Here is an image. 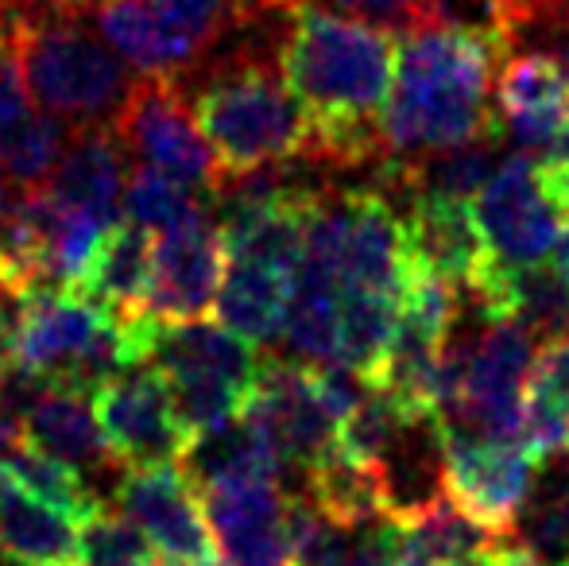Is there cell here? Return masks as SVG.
I'll list each match as a JSON object with an SVG mask.
<instances>
[{
  "label": "cell",
  "instance_id": "cell-1",
  "mask_svg": "<svg viewBox=\"0 0 569 566\" xmlns=\"http://www.w3.org/2000/svg\"><path fill=\"white\" fill-rule=\"evenodd\" d=\"M396 59V39L383 28L326 8L291 16L279 67L315 132L310 159L338 167L383 159V109Z\"/></svg>",
  "mask_w": 569,
  "mask_h": 566
},
{
  "label": "cell",
  "instance_id": "cell-2",
  "mask_svg": "<svg viewBox=\"0 0 569 566\" xmlns=\"http://www.w3.org/2000/svg\"><path fill=\"white\" fill-rule=\"evenodd\" d=\"M508 43L492 28L435 23L403 36L396 86L383 109V159L411 163L435 151L500 140L492 93L508 59Z\"/></svg>",
  "mask_w": 569,
  "mask_h": 566
},
{
  "label": "cell",
  "instance_id": "cell-3",
  "mask_svg": "<svg viewBox=\"0 0 569 566\" xmlns=\"http://www.w3.org/2000/svg\"><path fill=\"white\" fill-rule=\"evenodd\" d=\"M12 20L36 106L74 129L113 125L140 75L90 31V16L67 0H31Z\"/></svg>",
  "mask_w": 569,
  "mask_h": 566
},
{
  "label": "cell",
  "instance_id": "cell-4",
  "mask_svg": "<svg viewBox=\"0 0 569 566\" xmlns=\"http://www.w3.org/2000/svg\"><path fill=\"white\" fill-rule=\"evenodd\" d=\"M194 121L232 182L315 156V132L271 62L232 59L194 93Z\"/></svg>",
  "mask_w": 569,
  "mask_h": 566
},
{
  "label": "cell",
  "instance_id": "cell-5",
  "mask_svg": "<svg viewBox=\"0 0 569 566\" xmlns=\"http://www.w3.org/2000/svg\"><path fill=\"white\" fill-rule=\"evenodd\" d=\"M419 249L411 226L396 206L372 187H349L341 195H322L310 221L299 272L318 276L338 291L383 295L403 302Z\"/></svg>",
  "mask_w": 569,
  "mask_h": 566
},
{
  "label": "cell",
  "instance_id": "cell-6",
  "mask_svg": "<svg viewBox=\"0 0 569 566\" xmlns=\"http://www.w3.org/2000/svg\"><path fill=\"white\" fill-rule=\"evenodd\" d=\"M90 400L120 469L171 466V461H182V454L194 443L174 404L171 380L156 365H136V369H120L98 380Z\"/></svg>",
  "mask_w": 569,
  "mask_h": 566
},
{
  "label": "cell",
  "instance_id": "cell-7",
  "mask_svg": "<svg viewBox=\"0 0 569 566\" xmlns=\"http://www.w3.org/2000/svg\"><path fill=\"white\" fill-rule=\"evenodd\" d=\"M113 129L124 140V148L136 151L156 171L171 175V179L187 182V187L202 190V195L229 190L226 171H221L213 148L206 143L194 113L182 101L174 78H136Z\"/></svg>",
  "mask_w": 569,
  "mask_h": 566
},
{
  "label": "cell",
  "instance_id": "cell-8",
  "mask_svg": "<svg viewBox=\"0 0 569 566\" xmlns=\"http://www.w3.org/2000/svg\"><path fill=\"white\" fill-rule=\"evenodd\" d=\"M117 508L148 536L163 566H226L206 520L202 493L179 461L124 469L117 481Z\"/></svg>",
  "mask_w": 569,
  "mask_h": 566
},
{
  "label": "cell",
  "instance_id": "cell-9",
  "mask_svg": "<svg viewBox=\"0 0 569 566\" xmlns=\"http://www.w3.org/2000/svg\"><path fill=\"white\" fill-rule=\"evenodd\" d=\"M539 458L527 443L492 438H442V489L446 497L488 536L503 539L535 493Z\"/></svg>",
  "mask_w": 569,
  "mask_h": 566
},
{
  "label": "cell",
  "instance_id": "cell-10",
  "mask_svg": "<svg viewBox=\"0 0 569 566\" xmlns=\"http://www.w3.org/2000/svg\"><path fill=\"white\" fill-rule=\"evenodd\" d=\"M477 221L492 245L496 260L519 272V268L547 265L569 218L550 198L539 163L527 156H511L480 187Z\"/></svg>",
  "mask_w": 569,
  "mask_h": 566
},
{
  "label": "cell",
  "instance_id": "cell-11",
  "mask_svg": "<svg viewBox=\"0 0 569 566\" xmlns=\"http://www.w3.org/2000/svg\"><path fill=\"white\" fill-rule=\"evenodd\" d=\"M226 268V237H221V221H213V214L163 229L156 234V249H151V284L143 315L156 322L206 318L218 302Z\"/></svg>",
  "mask_w": 569,
  "mask_h": 566
},
{
  "label": "cell",
  "instance_id": "cell-12",
  "mask_svg": "<svg viewBox=\"0 0 569 566\" xmlns=\"http://www.w3.org/2000/svg\"><path fill=\"white\" fill-rule=\"evenodd\" d=\"M198 493L226 566H291V497L276 481H218Z\"/></svg>",
  "mask_w": 569,
  "mask_h": 566
},
{
  "label": "cell",
  "instance_id": "cell-13",
  "mask_svg": "<svg viewBox=\"0 0 569 566\" xmlns=\"http://www.w3.org/2000/svg\"><path fill=\"white\" fill-rule=\"evenodd\" d=\"M411 241L422 252L430 268L450 287H461L472 299L485 295L503 272L488 245L485 229L477 221V210L469 198H446V195H411Z\"/></svg>",
  "mask_w": 569,
  "mask_h": 566
},
{
  "label": "cell",
  "instance_id": "cell-14",
  "mask_svg": "<svg viewBox=\"0 0 569 566\" xmlns=\"http://www.w3.org/2000/svg\"><path fill=\"white\" fill-rule=\"evenodd\" d=\"M43 187L74 210L117 221L128 187V148L113 125H82L70 132L67 151Z\"/></svg>",
  "mask_w": 569,
  "mask_h": 566
},
{
  "label": "cell",
  "instance_id": "cell-15",
  "mask_svg": "<svg viewBox=\"0 0 569 566\" xmlns=\"http://www.w3.org/2000/svg\"><path fill=\"white\" fill-rule=\"evenodd\" d=\"M82 528L0 466V555L20 566H78Z\"/></svg>",
  "mask_w": 569,
  "mask_h": 566
},
{
  "label": "cell",
  "instance_id": "cell-16",
  "mask_svg": "<svg viewBox=\"0 0 569 566\" xmlns=\"http://www.w3.org/2000/svg\"><path fill=\"white\" fill-rule=\"evenodd\" d=\"M23 438L39 450L70 461L74 469H109L117 466L106 446V435L93 416L90 388L47 380L23 419Z\"/></svg>",
  "mask_w": 569,
  "mask_h": 566
},
{
  "label": "cell",
  "instance_id": "cell-17",
  "mask_svg": "<svg viewBox=\"0 0 569 566\" xmlns=\"http://www.w3.org/2000/svg\"><path fill=\"white\" fill-rule=\"evenodd\" d=\"M500 117L523 148H542L569 106V78L547 51L508 54L496 82Z\"/></svg>",
  "mask_w": 569,
  "mask_h": 566
},
{
  "label": "cell",
  "instance_id": "cell-18",
  "mask_svg": "<svg viewBox=\"0 0 569 566\" xmlns=\"http://www.w3.org/2000/svg\"><path fill=\"white\" fill-rule=\"evenodd\" d=\"M291 291L295 276L252 265V260H229L213 315H218L221 326H229L232 334L248 338L252 346H268V341L283 338Z\"/></svg>",
  "mask_w": 569,
  "mask_h": 566
},
{
  "label": "cell",
  "instance_id": "cell-19",
  "mask_svg": "<svg viewBox=\"0 0 569 566\" xmlns=\"http://www.w3.org/2000/svg\"><path fill=\"white\" fill-rule=\"evenodd\" d=\"M151 249H156V237L148 229L117 218L101 237L78 291L106 302L109 310L124 318H143L151 284Z\"/></svg>",
  "mask_w": 569,
  "mask_h": 566
},
{
  "label": "cell",
  "instance_id": "cell-20",
  "mask_svg": "<svg viewBox=\"0 0 569 566\" xmlns=\"http://www.w3.org/2000/svg\"><path fill=\"white\" fill-rule=\"evenodd\" d=\"M523 443L539 461L569 454V334L547 338L531 361L523 393Z\"/></svg>",
  "mask_w": 569,
  "mask_h": 566
},
{
  "label": "cell",
  "instance_id": "cell-21",
  "mask_svg": "<svg viewBox=\"0 0 569 566\" xmlns=\"http://www.w3.org/2000/svg\"><path fill=\"white\" fill-rule=\"evenodd\" d=\"M307 481H310V500H315L318 513L330 516L345 532L368 528V524L388 516L380 469L345 458L338 446L307 469Z\"/></svg>",
  "mask_w": 569,
  "mask_h": 566
},
{
  "label": "cell",
  "instance_id": "cell-22",
  "mask_svg": "<svg viewBox=\"0 0 569 566\" xmlns=\"http://www.w3.org/2000/svg\"><path fill=\"white\" fill-rule=\"evenodd\" d=\"M0 466H4L28 493H36L39 500H47L51 508L67 513L78 528L90 524L93 516L106 508V500L90 489V481L82 477V469H74L70 461L54 458V454L39 450V446L28 443V438H20V443L8 446V450L0 454Z\"/></svg>",
  "mask_w": 569,
  "mask_h": 566
},
{
  "label": "cell",
  "instance_id": "cell-23",
  "mask_svg": "<svg viewBox=\"0 0 569 566\" xmlns=\"http://www.w3.org/2000/svg\"><path fill=\"white\" fill-rule=\"evenodd\" d=\"M202 214H213V195H202V190L187 187V182L171 179V175L156 171L148 163H140L128 175L120 218L148 229L151 237L163 234V229L187 226Z\"/></svg>",
  "mask_w": 569,
  "mask_h": 566
},
{
  "label": "cell",
  "instance_id": "cell-24",
  "mask_svg": "<svg viewBox=\"0 0 569 566\" xmlns=\"http://www.w3.org/2000/svg\"><path fill=\"white\" fill-rule=\"evenodd\" d=\"M256 16H268V12H302V8H326V12H338L349 16V20L360 23H372V28L383 31H422V28H435V23L446 20V8L442 0H252Z\"/></svg>",
  "mask_w": 569,
  "mask_h": 566
},
{
  "label": "cell",
  "instance_id": "cell-25",
  "mask_svg": "<svg viewBox=\"0 0 569 566\" xmlns=\"http://www.w3.org/2000/svg\"><path fill=\"white\" fill-rule=\"evenodd\" d=\"M516 532L523 539V552L547 566L569 563V474L547 477L531 500L523 505L516 520Z\"/></svg>",
  "mask_w": 569,
  "mask_h": 566
},
{
  "label": "cell",
  "instance_id": "cell-26",
  "mask_svg": "<svg viewBox=\"0 0 569 566\" xmlns=\"http://www.w3.org/2000/svg\"><path fill=\"white\" fill-rule=\"evenodd\" d=\"M508 322L523 326L531 338H558L569 334V284L555 268H519L511 280Z\"/></svg>",
  "mask_w": 569,
  "mask_h": 566
},
{
  "label": "cell",
  "instance_id": "cell-27",
  "mask_svg": "<svg viewBox=\"0 0 569 566\" xmlns=\"http://www.w3.org/2000/svg\"><path fill=\"white\" fill-rule=\"evenodd\" d=\"M151 4L163 16L171 36L194 54V62H202V54L226 36L232 23L256 20L252 0H151Z\"/></svg>",
  "mask_w": 569,
  "mask_h": 566
},
{
  "label": "cell",
  "instance_id": "cell-28",
  "mask_svg": "<svg viewBox=\"0 0 569 566\" xmlns=\"http://www.w3.org/2000/svg\"><path fill=\"white\" fill-rule=\"evenodd\" d=\"M78 566H163V559L120 508H101L90 524H82Z\"/></svg>",
  "mask_w": 569,
  "mask_h": 566
},
{
  "label": "cell",
  "instance_id": "cell-29",
  "mask_svg": "<svg viewBox=\"0 0 569 566\" xmlns=\"http://www.w3.org/2000/svg\"><path fill=\"white\" fill-rule=\"evenodd\" d=\"M287 524H291V566H341L349 552L345 528L318 513L315 500L291 497Z\"/></svg>",
  "mask_w": 569,
  "mask_h": 566
},
{
  "label": "cell",
  "instance_id": "cell-30",
  "mask_svg": "<svg viewBox=\"0 0 569 566\" xmlns=\"http://www.w3.org/2000/svg\"><path fill=\"white\" fill-rule=\"evenodd\" d=\"M503 555H508V547H503L500 539H488V544L457 555V559L446 563V566H503Z\"/></svg>",
  "mask_w": 569,
  "mask_h": 566
},
{
  "label": "cell",
  "instance_id": "cell-31",
  "mask_svg": "<svg viewBox=\"0 0 569 566\" xmlns=\"http://www.w3.org/2000/svg\"><path fill=\"white\" fill-rule=\"evenodd\" d=\"M550 268H555V272L569 284V229H566L562 237H558L555 252H550Z\"/></svg>",
  "mask_w": 569,
  "mask_h": 566
},
{
  "label": "cell",
  "instance_id": "cell-32",
  "mask_svg": "<svg viewBox=\"0 0 569 566\" xmlns=\"http://www.w3.org/2000/svg\"><path fill=\"white\" fill-rule=\"evenodd\" d=\"M503 566H547V563L535 559V555L523 552V547H508V555H503Z\"/></svg>",
  "mask_w": 569,
  "mask_h": 566
},
{
  "label": "cell",
  "instance_id": "cell-33",
  "mask_svg": "<svg viewBox=\"0 0 569 566\" xmlns=\"http://www.w3.org/2000/svg\"><path fill=\"white\" fill-rule=\"evenodd\" d=\"M547 54H555V62L562 67V75L569 78V39H566V43H558L555 51H547Z\"/></svg>",
  "mask_w": 569,
  "mask_h": 566
},
{
  "label": "cell",
  "instance_id": "cell-34",
  "mask_svg": "<svg viewBox=\"0 0 569 566\" xmlns=\"http://www.w3.org/2000/svg\"><path fill=\"white\" fill-rule=\"evenodd\" d=\"M8 210H12V198H8V182H4V175H0V226H4Z\"/></svg>",
  "mask_w": 569,
  "mask_h": 566
},
{
  "label": "cell",
  "instance_id": "cell-35",
  "mask_svg": "<svg viewBox=\"0 0 569 566\" xmlns=\"http://www.w3.org/2000/svg\"><path fill=\"white\" fill-rule=\"evenodd\" d=\"M31 0H0V16H8V12H20V8H28Z\"/></svg>",
  "mask_w": 569,
  "mask_h": 566
}]
</instances>
